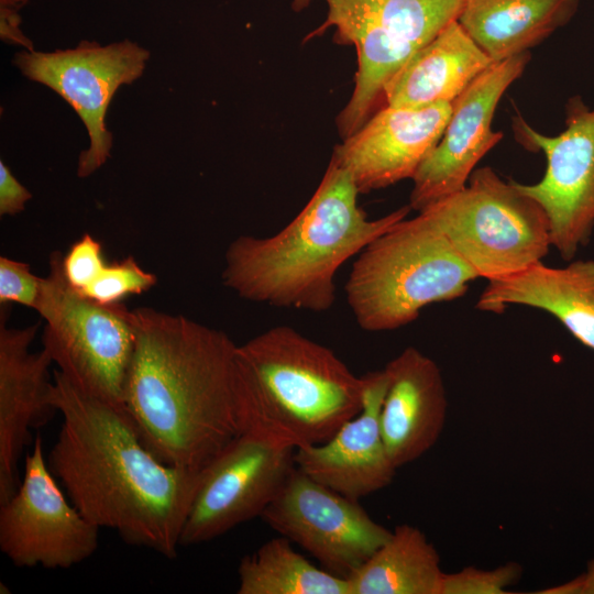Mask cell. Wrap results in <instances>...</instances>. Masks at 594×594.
Masks as SVG:
<instances>
[{"instance_id":"obj_12","label":"cell","mask_w":594,"mask_h":594,"mask_svg":"<svg viewBox=\"0 0 594 594\" xmlns=\"http://www.w3.org/2000/svg\"><path fill=\"white\" fill-rule=\"evenodd\" d=\"M295 449L241 432L202 470L179 544L210 541L261 517L295 469Z\"/></svg>"},{"instance_id":"obj_19","label":"cell","mask_w":594,"mask_h":594,"mask_svg":"<svg viewBox=\"0 0 594 594\" xmlns=\"http://www.w3.org/2000/svg\"><path fill=\"white\" fill-rule=\"evenodd\" d=\"M546 311L594 353V261H569L562 267L543 262L509 276L487 280L476 308L502 314L508 306Z\"/></svg>"},{"instance_id":"obj_6","label":"cell","mask_w":594,"mask_h":594,"mask_svg":"<svg viewBox=\"0 0 594 594\" xmlns=\"http://www.w3.org/2000/svg\"><path fill=\"white\" fill-rule=\"evenodd\" d=\"M314 0H293L301 10ZM324 22L310 35L334 28L356 52L352 95L338 117L342 138L359 130L384 100L388 81L421 47L459 19L464 0H323Z\"/></svg>"},{"instance_id":"obj_1","label":"cell","mask_w":594,"mask_h":594,"mask_svg":"<svg viewBox=\"0 0 594 594\" xmlns=\"http://www.w3.org/2000/svg\"><path fill=\"white\" fill-rule=\"evenodd\" d=\"M50 403L63 421L46 459L70 502L125 543L174 558L202 469L157 459L124 406L81 391L59 371Z\"/></svg>"},{"instance_id":"obj_20","label":"cell","mask_w":594,"mask_h":594,"mask_svg":"<svg viewBox=\"0 0 594 594\" xmlns=\"http://www.w3.org/2000/svg\"><path fill=\"white\" fill-rule=\"evenodd\" d=\"M494 62L457 21L416 52L388 81V106L452 103Z\"/></svg>"},{"instance_id":"obj_30","label":"cell","mask_w":594,"mask_h":594,"mask_svg":"<svg viewBox=\"0 0 594 594\" xmlns=\"http://www.w3.org/2000/svg\"><path fill=\"white\" fill-rule=\"evenodd\" d=\"M538 594H594V558L587 563L586 570L576 578L538 591Z\"/></svg>"},{"instance_id":"obj_24","label":"cell","mask_w":594,"mask_h":594,"mask_svg":"<svg viewBox=\"0 0 594 594\" xmlns=\"http://www.w3.org/2000/svg\"><path fill=\"white\" fill-rule=\"evenodd\" d=\"M157 283L155 274L145 271L133 258L107 263L99 276L79 294L101 304H116L130 295H140Z\"/></svg>"},{"instance_id":"obj_29","label":"cell","mask_w":594,"mask_h":594,"mask_svg":"<svg viewBox=\"0 0 594 594\" xmlns=\"http://www.w3.org/2000/svg\"><path fill=\"white\" fill-rule=\"evenodd\" d=\"M28 0H0V37L10 44L22 45L26 51H34L31 40L21 31L22 22L19 11Z\"/></svg>"},{"instance_id":"obj_8","label":"cell","mask_w":594,"mask_h":594,"mask_svg":"<svg viewBox=\"0 0 594 594\" xmlns=\"http://www.w3.org/2000/svg\"><path fill=\"white\" fill-rule=\"evenodd\" d=\"M63 254L50 256L36 312L45 321L43 349L58 371L81 391L123 406V391L135 344L132 310L101 304L70 287Z\"/></svg>"},{"instance_id":"obj_15","label":"cell","mask_w":594,"mask_h":594,"mask_svg":"<svg viewBox=\"0 0 594 594\" xmlns=\"http://www.w3.org/2000/svg\"><path fill=\"white\" fill-rule=\"evenodd\" d=\"M452 103L383 106L336 146L331 158L352 176L360 194L413 179L438 144Z\"/></svg>"},{"instance_id":"obj_18","label":"cell","mask_w":594,"mask_h":594,"mask_svg":"<svg viewBox=\"0 0 594 594\" xmlns=\"http://www.w3.org/2000/svg\"><path fill=\"white\" fill-rule=\"evenodd\" d=\"M388 384L381 409V429L397 469L419 459L439 440L448 415V397L439 365L407 346L384 367Z\"/></svg>"},{"instance_id":"obj_23","label":"cell","mask_w":594,"mask_h":594,"mask_svg":"<svg viewBox=\"0 0 594 594\" xmlns=\"http://www.w3.org/2000/svg\"><path fill=\"white\" fill-rule=\"evenodd\" d=\"M239 594H350L349 581L319 569L276 537L242 558Z\"/></svg>"},{"instance_id":"obj_25","label":"cell","mask_w":594,"mask_h":594,"mask_svg":"<svg viewBox=\"0 0 594 594\" xmlns=\"http://www.w3.org/2000/svg\"><path fill=\"white\" fill-rule=\"evenodd\" d=\"M522 575L517 562H507L491 570L466 566L458 572H443L438 594H506Z\"/></svg>"},{"instance_id":"obj_22","label":"cell","mask_w":594,"mask_h":594,"mask_svg":"<svg viewBox=\"0 0 594 594\" xmlns=\"http://www.w3.org/2000/svg\"><path fill=\"white\" fill-rule=\"evenodd\" d=\"M443 572L426 535L403 524L346 580L350 594H438Z\"/></svg>"},{"instance_id":"obj_28","label":"cell","mask_w":594,"mask_h":594,"mask_svg":"<svg viewBox=\"0 0 594 594\" xmlns=\"http://www.w3.org/2000/svg\"><path fill=\"white\" fill-rule=\"evenodd\" d=\"M32 194L15 178L3 161H0V216H14L24 210Z\"/></svg>"},{"instance_id":"obj_14","label":"cell","mask_w":594,"mask_h":594,"mask_svg":"<svg viewBox=\"0 0 594 594\" xmlns=\"http://www.w3.org/2000/svg\"><path fill=\"white\" fill-rule=\"evenodd\" d=\"M529 61L526 52L493 63L452 102L438 144L413 177L411 210L419 212L465 187L477 163L503 139L492 129L497 105Z\"/></svg>"},{"instance_id":"obj_2","label":"cell","mask_w":594,"mask_h":594,"mask_svg":"<svg viewBox=\"0 0 594 594\" xmlns=\"http://www.w3.org/2000/svg\"><path fill=\"white\" fill-rule=\"evenodd\" d=\"M135 344L123 406L146 448L166 464L204 469L241 433L237 345L218 330L150 307L132 310Z\"/></svg>"},{"instance_id":"obj_26","label":"cell","mask_w":594,"mask_h":594,"mask_svg":"<svg viewBox=\"0 0 594 594\" xmlns=\"http://www.w3.org/2000/svg\"><path fill=\"white\" fill-rule=\"evenodd\" d=\"M44 277L31 272L28 263L0 256V304L15 302L35 311L43 293Z\"/></svg>"},{"instance_id":"obj_16","label":"cell","mask_w":594,"mask_h":594,"mask_svg":"<svg viewBox=\"0 0 594 594\" xmlns=\"http://www.w3.org/2000/svg\"><path fill=\"white\" fill-rule=\"evenodd\" d=\"M361 411L327 441L295 449L297 469L316 482L355 501L388 486L397 468L385 446L381 409L387 389L383 370L362 375Z\"/></svg>"},{"instance_id":"obj_11","label":"cell","mask_w":594,"mask_h":594,"mask_svg":"<svg viewBox=\"0 0 594 594\" xmlns=\"http://www.w3.org/2000/svg\"><path fill=\"white\" fill-rule=\"evenodd\" d=\"M16 492L0 504V549L19 568L68 569L94 554L99 527L59 488L37 435Z\"/></svg>"},{"instance_id":"obj_7","label":"cell","mask_w":594,"mask_h":594,"mask_svg":"<svg viewBox=\"0 0 594 594\" xmlns=\"http://www.w3.org/2000/svg\"><path fill=\"white\" fill-rule=\"evenodd\" d=\"M447 237L479 278L513 275L542 262L551 246L541 206L490 166L461 190L419 211Z\"/></svg>"},{"instance_id":"obj_5","label":"cell","mask_w":594,"mask_h":594,"mask_svg":"<svg viewBox=\"0 0 594 594\" xmlns=\"http://www.w3.org/2000/svg\"><path fill=\"white\" fill-rule=\"evenodd\" d=\"M477 274L424 213L405 218L359 254L345 283L359 327L392 331L435 302L462 297Z\"/></svg>"},{"instance_id":"obj_3","label":"cell","mask_w":594,"mask_h":594,"mask_svg":"<svg viewBox=\"0 0 594 594\" xmlns=\"http://www.w3.org/2000/svg\"><path fill=\"white\" fill-rule=\"evenodd\" d=\"M351 174L333 158L314 195L279 232L240 235L228 246L223 285L239 297L277 308L322 312L336 300V274L411 208L370 219Z\"/></svg>"},{"instance_id":"obj_4","label":"cell","mask_w":594,"mask_h":594,"mask_svg":"<svg viewBox=\"0 0 594 594\" xmlns=\"http://www.w3.org/2000/svg\"><path fill=\"white\" fill-rule=\"evenodd\" d=\"M234 395L241 432L298 449L327 441L361 411L364 381L331 349L276 326L237 345Z\"/></svg>"},{"instance_id":"obj_27","label":"cell","mask_w":594,"mask_h":594,"mask_svg":"<svg viewBox=\"0 0 594 594\" xmlns=\"http://www.w3.org/2000/svg\"><path fill=\"white\" fill-rule=\"evenodd\" d=\"M107 265L101 243L85 233L63 256V272L67 283L77 292L87 288Z\"/></svg>"},{"instance_id":"obj_13","label":"cell","mask_w":594,"mask_h":594,"mask_svg":"<svg viewBox=\"0 0 594 594\" xmlns=\"http://www.w3.org/2000/svg\"><path fill=\"white\" fill-rule=\"evenodd\" d=\"M261 519L310 553L326 571L344 579L392 535L359 501L316 482L296 466Z\"/></svg>"},{"instance_id":"obj_9","label":"cell","mask_w":594,"mask_h":594,"mask_svg":"<svg viewBox=\"0 0 594 594\" xmlns=\"http://www.w3.org/2000/svg\"><path fill=\"white\" fill-rule=\"evenodd\" d=\"M148 58L150 52L130 40L103 46L84 40L74 48L15 54L13 64L22 75L58 94L85 124L90 144L79 155L78 177H88L110 157L112 134L105 122L108 107L122 85L143 75Z\"/></svg>"},{"instance_id":"obj_17","label":"cell","mask_w":594,"mask_h":594,"mask_svg":"<svg viewBox=\"0 0 594 594\" xmlns=\"http://www.w3.org/2000/svg\"><path fill=\"white\" fill-rule=\"evenodd\" d=\"M7 314L0 320V504L6 503L20 485L19 460L30 443L31 429L41 426L55 409L50 403L53 363L42 349L30 346L37 324L10 328Z\"/></svg>"},{"instance_id":"obj_10","label":"cell","mask_w":594,"mask_h":594,"mask_svg":"<svg viewBox=\"0 0 594 594\" xmlns=\"http://www.w3.org/2000/svg\"><path fill=\"white\" fill-rule=\"evenodd\" d=\"M565 112V129L554 136L536 131L520 114L513 119L516 139L547 160L538 183L514 182L544 210L551 246L569 262L590 242L594 230V107L574 96Z\"/></svg>"},{"instance_id":"obj_21","label":"cell","mask_w":594,"mask_h":594,"mask_svg":"<svg viewBox=\"0 0 594 594\" xmlns=\"http://www.w3.org/2000/svg\"><path fill=\"white\" fill-rule=\"evenodd\" d=\"M581 0H464L458 22L494 62L529 52L578 12Z\"/></svg>"}]
</instances>
